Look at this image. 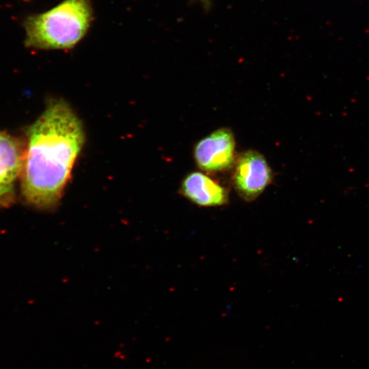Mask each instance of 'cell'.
Masks as SVG:
<instances>
[{
    "mask_svg": "<svg viewBox=\"0 0 369 369\" xmlns=\"http://www.w3.org/2000/svg\"><path fill=\"white\" fill-rule=\"evenodd\" d=\"M84 141L73 109L65 101H51L28 131L20 177L26 202L44 210L58 206Z\"/></svg>",
    "mask_w": 369,
    "mask_h": 369,
    "instance_id": "obj_1",
    "label": "cell"
},
{
    "mask_svg": "<svg viewBox=\"0 0 369 369\" xmlns=\"http://www.w3.org/2000/svg\"><path fill=\"white\" fill-rule=\"evenodd\" d=\"M90 0H64L52 9L25 19V45L36 49H70L84 38L93 21Z\"/></svg>",
    "mask_w": 369,
    "mask_h": 369,
    "instance_id": "obj_2",
    "label": "cell"
},
{
    "mask_svg": "<svg viewBox=\"0 0 369 369\" xmlns=\"http://www.w3.org/2000/svg\"><path fill=\"white\" fill-rule=\"evenodd\" d=\"M273 173L264 155L248 151L239 157L234 175L235 188L243 200H255L271 183Z\"/></svg>",
    "mask_w": 369,
    "mask_h": 369,
    "instance_id": "obj_3",
    "label": "cell"
},
{
    "mask_svg": "<svg viewBox=\"0 0 369 369\" xmlns=\"http://www.w3.org/2000/svg\"><path fill=\"white\" fill-rule=\"evenodd\" d=\"M235 140L227 128L215 131L197 143L194 158L200 168L207 172L229 169L235 160Z\"/></svg>",
    "mask_w": 369,
    "mask_h": 369,
    "instance_id": "obj_4",
    "label": "cell"
},
{
    "mask_svg": "<svg viewBox=\"0 0 369 369\" xmlns=\"http://www.w3.org/2000/svg\"><path fill=\"white\" fill-rule=\"evenodd\" d=\"M25 148L18 139L0 132V206L12 202L24 166Z\"/></svg>",
    "mask_w": 369,
    "mask_h": 369,
    "instance_id": "obj_5",
    "label": "cell"
},
{
    "mask_svg": "<svg viewBox=\"0 0 369 369\" xmlns=\"http://www.w3.org/2000/svg\"><path fill=\"white\" fill-rule=\"evenodd\" d=\"M181 193L190 202L203 207L224 206L229 202V192L201 172H192L183 180Z\"/></svg>",
    "mask_w": 369,
    "mask_h": 369,
    "instance_id": "obj_6",
    "label": "cell"
},
{
    "mask_svg": "<svg viewBox=\"0 0 369 369\" xmlns=\"http://www.w3.org/2000/svg\"><path fill=\"white\" fill-rule=\"evenodd\" d=\"M199 1L205 6V8H209L211 4V0H199Z\"/></svg>",
    "mask_w": 369,
    "mask_h": 369,
    "instance_id": "obj_7",
    "label": "cell"
},
{
    "mask_svg": "<svg viewBox=\"0 0 369 369\" xmlns=\"http://www.w3.org/2000/svg\"><path fill=\"white\" fill-rule=\"evenodd\" d=\"M25 1H28V0H25Z\"/></svg>",
    "mask_w": 369,
    "mask_h": 369,
    "instance_id": "obj_8",
    "label": "cell"
}]
</instances>
